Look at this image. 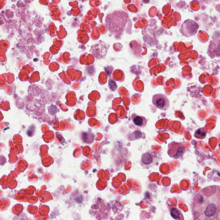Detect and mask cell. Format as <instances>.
<instances>
[{"mask_svg":"<svg viewBox=\"0 0 220 220\" xmlns=\"http://www.w3.org/2000/svg\"><path fill=\"white\" fill-rule=\"evenodd\" d=\"M191 209L193 219L220 220V186H209L195 193Z\"/></svg>","mask_w":220,"mask_h":220,"instance_id":"cell-1","label":"cell"},{"mask_svg":"<svg viewBox=\"0 0 220 220\" xmlns=\"http://www.w3.org/2000/svg\"><path fill=\"white\" fill-rule=\"evenodd\" d=\"M128 19L124 12L117 11L109 14L106 18L107 28L112 33L119 34L123 31Z\"/></svg>","mask_w":220,"mask_h":220,"instance_id":"cell-2","label":"cell"},{"mask_svg":"<svg viewBox=\"0 0 220 220\" xmlns=\"http://www.w3.org/2000/svg\"><path fill=\"white\" fill-rule=\"evenodd\" d=\"M185 153V149L182 143L173 142L169 145L168 153L172 158L177 159L182 158Z\"/></svg>","mask_w":220,"mask_h":220,"instance_id":"cell-3","label":"cell"},{"mask_svg":"<svg viewBox=\"0 0 220 220\" xmlns=\"http://www.w3.org/2000/svg\"><path fill=\"white\" fill-rule=\"evenodd\" d=\"M152 102L154 106L161 110H166L169 107V102L166 95L157 94L153 95Z\"/></svg>","mask_w":220,"mask_h":220,"instance_id":"cell-4","label":"cell"},{"mask_svg":"<svg viewBox=\"0 0 220 220\" xmlns=\"http://www.w3.org/2000/svg\"><path fill=\"white\" fill-rule=\"evenodd\" d=\"M107 51L106 46L100 43L95 45L92 48V53L97 58H101L106 56Z\"/></svg>","mask_w":220,"mask_h":220,"instance_id":"cell-5","label":"cell"},{"mask_svg":"<svg viewBox=\"0 0 220 220\" xmlns=\"http://www.w3.org/2000/svg\"><path fill=\"white\" fill-rule=\"evenodd\" d=\"M209 49L210 53L217 57H220V40H215L211 42Z\"/></svg>","mask_w":220,"mask_h":220,"instance_id":"cell-6","label":"cell"},{"mask_svg":"<svg viewBox=\"0 0 220 220\" xmlns=\"http://www.w3.org/2000/svg\"><path fill=\"white\" fill-rule=\"evenodd\" d=\"M131 119L134 124L137 126L144 127L147 124V120L144 117L133 114L131 116Z\"/></svg>","mask_w":220,"mask_h":220,"instance_id":"cell-7","label":"cell"},{"mask_svg":"<svg viewBox=\"0 0 220 220\" xmlns=\"http://www.w3.org/2000/svg\"><path fill=\"white\" fill-rule=\"evenodd\" d=\"M170 214L173 218L176 220H183V215L179 210L176 208H172L170 210Z\"/></svg>","mask_w":220,"mask_h":220,"instance_id":"cell-8","label":"cell"},{"mask_svg":"<svg viewBox=\"0 0 220 220\" xmlns=\"http://www.w3.org/2000/svg\"><path fill=\"white\" fill-rule=\"evenodd\" d=\"M141 161L144 165L148 166L153 163V159L150 153H147L142 155Z\"/></svg>","mask_w":220,"mask_h":220,"instance_id":"cell-9","label":"cell"},{"mask_svg":"<svg viewBox=\"0 0 220 220\" xmlns=\"http://www.w3.org/2000/svg\"><path fill=\"white\" fill-rule=\"evenodd\" d=\"M206 132L204 128H200L195 132L194 136L197 139H203L206 136Z\"/></svg>","mask_w":220,"mask_h":220,"instance_id":"cell-10","label":"cell"}]
</instances>
